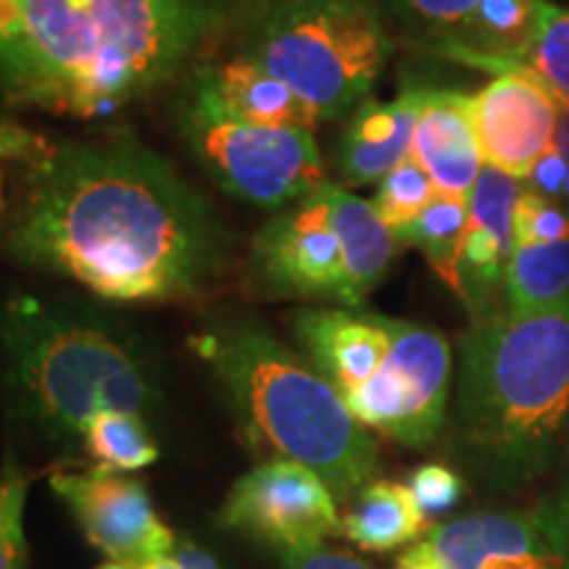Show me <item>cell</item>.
I'll return each instance as SVG.
<instances>
[{
  "label": "cell",
  "mask_w": 569,
  "mask_h": 569,
  "mask_svg": "<svg viewBox=\"0 0 569 569\" xmlns=\"http://www.w3.org/2000/svg\"><path fill=\"white\" fill-rule=\"evenodd\" d=\"M538 509L543 511L546 522H549L553 538H557L561 557H565V569H569V478L559 493L540 503Z\"/></svg>",
  "instance_id": "f546056e"
},
{
  "label": "cell",
  "mask_w": 569,
  "mask_h": 569,
  "mask_svg": "<svg viewBox=\"0 0 569 569\" xmlns=\"http://www.w3.org/2000/svg\"><path fill=\"white\" fill-rule=\"evenodd\" d=\"M503 67L530 71L557 96L559 103H569V9L553 0H540L538 24L528 46L517 59L498 63L490 71Z\"/></svg>",
  "instance_id": "603a6c76"
},
{
  "label": "cell",
  "mask_w": 569,
  "mask_h": 569,
  "mask_svg": "<svg viewBox=\"0 0 569 569\" xmlns=\"http://www.w3.org/2000/svg\"><path fill=\"white\" fill-rule=\"evenodd\" d=\"M453 353L432 327L390 317V348L377 372L343 398L365 427L409 448H427L448 422Z\"/></svg>",
  "instance_id": "ba28073f"
},
{
  "label": "cell",
  "mask_w": 569,
  "mask_h": 569,
  "mask_svg": "<svg viewBox=\"0 0 569 569\" xmlns=\"http://www.w3.org/2000/svg\"><path fill=\"white\" fill-rule=\"evenodd\" d=\"M436 193L438 188L436 182L430 180V174H427L411 156H407V159L398 163L393 172L380 182L372 206L377 217H380L382 222L398 234V240H401V234L417 222L419 213L430 206Z\"/></svg>",
  "instance_id": "cb8c5ba5"
},
{
  "label": "cell",
  "mask_w": 569,
  "mask_h": 569,
  "mask_svg": "<svg viewBox=\"0 0 569 569\" xmlns=\"http://www.w3.org/2000/svg\"><path fill=\"white\" fill-rule=\"evenodd\" d=\"M411 493H415L419 509L425 517L440 515V511L453 509L465 493V482L453 469L443 465H425L419 467L409 480Z\"/></svg>",
  "instance_id": "83f0119b"
},
{
  "label": "cell",
  "mask_w": 569,
  "mask_h": 569,
  "mask_svg": "<svg viewBox=\"0 0 569 569\" xmlns=\"http://www.w3.org/2000/svg\"><path fill=\"white\" fill-rule=\"evenodd\" d=\"M174 559L180 569H219L217 559L211 557L209 551L198 549L196 543H180L174 546Z\"/></svg>",
  "instance_id": "4dcf8cb0"
},
{
  "label": "cell",
  "mask_w": 569,
  "mask_h": 569,
  "mask_svg": "<svg viewBox=\"0 0 569 569\" xmlns=\"http://www.w3.org/2000/svg\"><path fill=\"white\" fill-rule=\"evenodd\" d=\"M409 156L430 174L440 193L469 198L486 159L469 117L467 92L425 88Z\"/></svg>",
  "instance_id": "9a60e30c"
},
{
  "label": "cell",
  "mask_w": 569,
  "mask_h": 569,
  "mask_svg": "<svg viewBox=\"0 0 569 569\" xmlns=\"http://www.w3.org/2000/svg\"><path fill=\"white\" fill-rule=\"evenodd\" d=\"M469 117L486 167L528 182L557 142L561 103L530 71L503 67L469 96Z\"/></svg>",
  "instance_id": "7c38bea8"
},
{
  "label": "cell",
  "mask_w": 569,
  "mask_h": 569,
  "mask_svg": "<svg viewBox=\"0 0 569 569\" xmlns=\"http://www.w3.org/2000/svg\"><path fill=\"white\" fill-rule=\"evenodd\" d=\"M80 438L96 465L113 472H138L159 459V446L140 415L101 411L82 425Z\"/></svg>",
  "instance_id": "7402d4cb"
},
{
  "label": "cell",
  "mask_w": 569,
  "mask_h": 569,
  "mask_svg": "<svg viewBox=\"0 0 569 569\" xmlns=\"http://www.w3.org/2000/svg\"><path fill=\"white\" fill-rule=\"evenodd\" d=\"M51 488L80 522L90 543L119 565L142 567L174 551L172 530L156 515L140 480L92 467L84 472L53 475Z\"/></svg>",
  "instance_id": "8fae6325"
},
{
  "label": "cell",
  "mask_w": 569,
  "mask_h": 569,
  "mask_svg": "<svg viewBox=\"0 0 569 569\" xmlns=\"http://www.w3.org/2000/svg\"><path fill=\"white\" fill-rule=\"evenodd\" d=\"M27 475L6 461L0 472V569H21L27 559V540L21 517H24L27 501Z\"/></svg>",
  "instance_id": "484cf974"
},
{
  "label": "cell",
  "mask_w": 569,
  "mask_h": 569,
  "mask_svg": "<svg viewBox=\"0 0 569 569\" xmlns=\"http://www.w3.org/2000/svg\"><path fill=\"white\" fill-rule=\"evenodd\" d=\"M407 24L432 40V48L459 46L478 17L482 0H388Z\"/></svg>",
  "instance_id": "d4e9b609"
},
{
  "label": "cell",
  "mask_w": 569,
  "mask_h": 569,
  "mask_svg": "<svg viewBox=\"0 0 569 569\" xmlns=\"http://www.w3.org/2000/svg\"><path fill=\"white\" fill-rule=\"evenodd\" d=\"M522 193L519 180L486 167L469 193V219L461 246V301L475 317L493 311L503 290V274L515 248V206Z\"/></svg>",
  "instance_id": "5bb4252c"
},
{
  "label": "cell",
  "mask_w": 569,
  "mask_h": 569,
  "mask_svg": "<svg viewBox=\"0 0 569 569\" xmlns=\"http://www.w3.org/2000/svg\"><path fill=\"white\" fill-rule=\"evenodd\" d=\"M503 309L515 315L569 309V240L511 248Z\"/></svg>",
  "instance_id": "ffe728a7"
},
{
  "label": "cell",
  "mask_w": 569,
  "mask_h": 569,
  "mask_svg": "<svg viewBox=\"0 0 569 569\" xmlns=\"http://www.w3.org/2000/svg\"><path fill=\"white\" fill-rule=\"evenodd\" d=\"M193 351L222 382L248 443L315 469L336 498L356 496L380 469L375 438L315 365L248 319L203 330Z\"/></svg>",
  "instance_id": "277c9868"
},
{
  "label": "cell",
  "mask_w": 569,
  "mask_h": 569,
  "mask_svg": "<svg viewBox=\"0 0 569 569\" xmlns=\"http://www.w3.org/2000/svg\"><path fill=\"white\" fill-rule=\"evenodd\" d=\"M0 353L17 407L53 438L80 436L101 411L142 415L159 398L130 340L32 296L13 298L0 311Z\"/></svg>",
  "instance_id": "5b68a950"
},
{
  "label": "cell",
  "mask_w": 569,
  "mask_h": 569,
  "mask_svg": "<svg viewBox=\"0 0 569 569\" xmlns=\"http://www.w3.org/2000/svg\"><path fill=\"white\" fill-rule=\"evenodd\" d=\"M0 209H3V190H0Z\"/></svg>",
  "instance_id": "836d02e7"
},
{
  "label": "cell",
  "mask_w": 569,
  "mask_h": 569,
  "mask_svg": "<svg viewBox=\"0 0 569 569\" xmlns=\"http://www.w3.org/2000/svg\"><path fill=\"white\" fill-rule=\"evenodd\" d=\"M282 569H372L367 561L351 557L346 551L327 549L325 543L301 546L280 553Z\"/></svg>",
  "instance_id": "f1b7e54d"
},
{
  "label": "cell",
  "mask_w": 569,
  "mask_h": 569,
  "mask_svg": "<svg viewBox=\"0 0 569 569\" xmlns=\"http://www.w3.org/2000/svg\"><path fill=\"white\" fill-rule=\"evenodd\" d=\"M569 240V206L525 188L515 206V246Z\"/></svg>",
  "instance_id": "4316f807"
},
{
  "label": "cell",
  "mask_w": 569,
  "mask_h": 569,
  "mask_svg": "<svg viewBox=\"0 0 569 569\" xmlns=\"http://www.w3.org/2000/svg\"><path fill=\"white\" fill-rule=\"evenodd\" d=\"M213 19L203 0H0V90L106 117L172 77Z\"/></svg>",
  "instance_id": "7a4b0ae2"
},
{
  "label": "cell",
  "mask_w": 569,
  "mask_h": 569,
  "mask_svg": "<svg viewBox=\"0 0 569 569\" xmlns=\"http://www.w3.org/2000/svg\"><path fill=\"white\" fill-rule=\"evenodd\" d=\"M201 69L219 101L248 122L290 127V130H315L322 124L317 113L288 84L274 80L272 74L240 56L227 53Z\"/></svg>",
  "instance_id": "e0dca14e"
},
{
  "label": "cell",
  "mask_w": 569,
  "mask_h": 569,
  "mask_svg": "<svg viewBox=\"0 0 569 569\" xmlns=\"http://www.w3.org/2000/svg\"><path fill=\"white\" fill-rule=\"evenodd\" d=\"M425 88L409 84L396 101H365L340 142L338 167L346 184H380L411 153Z\"/></svg>",
  "instance_id": "2e32d148"
},
{
  "label": "cell",
  "mask_w": 569,
  "mask_h": 569,
  "mask_svg": "<svg viewBox=\"0 0 569 569\" xmlns=\"http://www.w3.org/2000/svg\"><path fill=\"white\" fill-rule=\"evenodd\" d=\"M440 569H565L543 511H472L419 540Z\"/></svg>",
  "instance_id": "4fadbf2b"
},
{
  "label": "cell",
  "mask_w": 569,
  "mask_h": 569,
  "mask_svg": "<svg viewBox=\"0 0 569 569\" xmlns=\"http://www.w3.org/2000/svg\"><path fill=\"white\" fill-rule=\"evenodd\" d=\"M396 569H440V567L430 557H427L419 546H411V549H407L401 557H398Z\"/></svg>",
  "instance_id": "1f68e13d"
},
{
  "label": "cell",
  "mask_w": 569,
  "mask_h": 569,
  "mask_svg": "<svg viewBox=\"0 0 569 569\" xmlns=\"http://www.w3.org/2000/svg\"><path fill=\"white\" fill-rule=\"evenodd\" d=\"M24 167L9 248L109 301H188L230 267L232 240L209 201L132 140L46 142L0 127Z\"/></svg>",
  "instance_id": "6da1fadb"
},
{
  "label": "cell",
  "mask_w": 569,
  "mask_h": 569,
  "mask_svg": "<svg viewBox=\"0 0 569 569\" xmlns=\"http://www.w3.org/2000/svg\"><path fill=\"white\" fill-rule=\"evenodd\" d=\"M569 438V309L475 317L459 343L451 448L482 486L515 493Z\"/></svg>",
  "instance_id": "3957f363"
},
{
  "label": "cell",
  "mask_w": 569,
  "mask_h": 569,
  "mask_svg": "<svg viewBox=\"0 0 569 569\" xmlns=\"http://www.w3.org/2000/svg\"><path fill=\"white\" fill-rule=\"evenodd\" d=\"M180 130L211 180L259 209H284L327 182L315 130L248 122L219 101L203 69L182 98Z\"/></svg>",
  "instance_id": "52a82bcc"
},
{
  "label": "cell",
  "mask_w": 569,
  "mask_h": 569,
  "mask_svg": "<svg viewBox=\"0 0 569 569\" xmlns=\"http://www.w3.org/2000/svg\"><path fill=\"white\" fill-rule=\"evenodd\" d=\"M425 525L427 517L409 486L372 480L356 493L353 507L343 519V532L367 551H393L398 546L415 543Z\"/></svg>",
  "instance_id": "d6986e66"
},
{
  "label": "cell",
  "mask_w": 569,
  "mask_h": 569,
  "mask_svg": "<svg viewBox=\"0 0 569 569\" xmlns=\"http://www.w3.org/2000/svg\"><path fill=\"white\" fill-rule=\"evenodd\" d=\"M248 272L269 298H322L348 309V259L327 182L256 232Z\"/></svg>",
  "instance_id": "9c48e42d"
},
{
  "label": "cell",
  "mask_w": 569,
  "mask_h": 569,
  "mask_svg": "<svg viewBox=\"0 0 569 569\" xmlns=\"http://www.w3.org/2000/svg\"><path fill=\"white\" fill-rule=\"evenodd\" d=\"M219 522L280 553L343 532L336 493L315 469L290 459H267L246 472L227 496Z\"/></svg>",
  "instance_id": "30bf717a"
},
{
  "label": "cell",
  "mask_w": 569,
  "mask_h": 569,
  "mask_svg": "<svg viewBox=\"0 0 569 569\" xmlns=\"http://www.w3.org/2000/svg\"><path fill=\"white\" fill-rule=\"evenodd\" d=\"M390 51L369 0H251L227 53L288 84L325 124L369 101Z\"/></svg>",
  "instance_id": "8992f818"
},
{
  "label": "cell",
  "mask_w": 569,
  "mask_h": 569,
  "mask_svg": "<svg viewBox=\"0 0 569 569\" xmlns=\"http://www.w3.org/2000/svg\"><path fill=\"white\" fill-rule=\"evenodd\" d=\"M469 219L467 198L436 193L430 206L419 213V219L401 234V243L417 246L430 261L432 272L461 298V246H465Z\"/></svg>",
  "instance_id": "44dd1931"
},
{
  "label": "cell",
  "mask_w": 569,
  "mask_h": 569,
  "mask_svg": "<svg viewBox=\"0 0 569 569\" xmlns=\"http://www.w3.org/2000/svg\"><path fill=\"white\" fill-rule=\"evenodd\" d=\"M327 196L346 246L348 309H361L365 298L388 274L401 240L377 217L372 203L353 196L343 184L327 182Z\"/></svg>",
  "instance_id": "ac0fdd59"
},
{
  "label": "cell",
  "mask_w": 569,
  "mask_h": 569,
  "mask_svg": "<svg viewBox=\"0 0 569 569\" xmlns=\"http://www.w3.org/2000/svg\"><path fill=\"white\" fill-rule=\"evenodd\" d=\"M98 569H138V567H127V565H119V561H111V565H103Z\"/></svg>",
  "instance_id": "d6a6232c"
}]
</instances>
